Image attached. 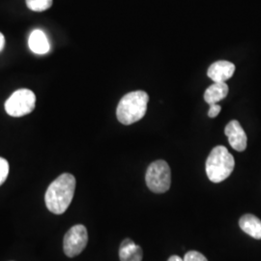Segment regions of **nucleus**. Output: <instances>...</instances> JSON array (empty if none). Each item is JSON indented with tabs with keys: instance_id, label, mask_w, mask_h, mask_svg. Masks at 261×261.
<instances>
[{
	"instance_id": "obj_1",
	"label": "nucleus",
	"mask_w": 261,
	"mask_h": 261,
	"mask_svg": "<svg viewBox=\"0 0 261 261\" xmlns=\"http://www.w3.org/2000/svg\"><path fill=\"white\" fill-rule=\"evenodd\" d=\"M75 178L70 173H63L47 188L45 202L47 209L56 215L63 214L71 204L75 195Z\"/></svg>"
},
{
	"instance_id": "obj_2",
	"label": "nucleus",
	"mask_w": 261,
	"mask_h": 261,
	"mask_svg": "<svg viewBox=\"0 0 261 261\" xmlns=\"http://www.w3.org/2000/svg\"><path fill=\"white\" fill-rule=\"evenodd\" d=\"M149 96L138 90L124 95L117 106L116 116L123 125H130L142 119L147 111Z\"/></svg>"
},
{
	"instance_id": "obj_3",
	"label": "nucleus",
	"mask_w": 261,
	"mask_h": 261,
	"mask_svg": "<svg viewBox=\"0 0 261 261\" xmlns=\"http://www.w3.org/2000/svg\"><path fill=\"white\" fill-rule=\"evenodd\" d=\"M235 161L226 147L219 145L209 154L206 161V174L213 183H221L233 171Z\"/></svg>"
},
{
	"instance_id": "obj_4",
	"label": "nucleus",
	"mask_w": 261,
	"mask_h": 261,
	"mask_svg": "<svg viewBox=\"0 0 261 261\" xmlns=\"http://www.w3.org/2000/svg\"><path fill=\"white\" fill-rule=\"evenodd\" d=\"M145 181L153 193L164 194L168 192L171 184V172L168 163L163 160L153 162L147 168Z\"/></svg>"
},
{
	"instance_id": "obj_5",
	"label": "nucleus",
	"mask_w": 261,
	"mask_h": 261,
	"mask_svg": "<svg viewBox=\"0 0 261 261\" xmlns=\"http://www.w3.org/2000/svg\"><path fill=\"white\" fill-rule=\"evenodd\" d=\"M36 96L29 89H19L15 91L5 102V111L13 117H21L34 111Z\"/></svg>"
},
{
	"instance_id": "obj_6",
	"label": "nucleus",
	"mask_w": 261,
	"mask_h": 261,
	"mask_svg": "<svg viewBox=\"0 0 261 261\" xmlns=\"http://www.w3.org/2000/svg\"><path fill=\"white\" fill-rule=\"evenodd\" d=\"M88 242V233L83 224L71 227L64 236L63 250L68 257H75L84 251Z\"/></svg>"
},
{
	"instance_id": "obj_7",
	"label": "nucleus",
	"mask_w": 261,
	"mask_h": 261,
	"mask_svg": "<svg viewBox=\"0 0 261 261\" xmlns=\"http://www.w3.org/2000/svg\"><path fill=\"white\" fill-rule=\"evenodd\" d=\"M224 134L227 137L230 146L238 152H242L247 148L248 139L242 126L237 120L229 122L224 128Z\"/></svg>"
},
{
	"instance_id": "obj_8",
	"label": "nucleus",
	"mask_w": 261,
	"mask_h": 261,
	"mask_svg": "<svg viewBox=\"0 0 261 261\" xmlns=\"http://www.w3.org/2000/svg\"><path fill=\"white\" fill-rule=\"evenodd\" d=\"M235 72L233 63L225 60L217 61L209 67L207 75L214 83H225Z\"/></svg>"
},
{
	"instance_id": "obj_9",
	"label": "nucleus",
	"mask_w": 261,
	"mask_h": 261,
	"mask_svg": "<svg viewBox=\"0 0 261 261\" xmlns=\"http://www.w3.org/2000/svg\"><path fill=\"white\" fill-rule=\"evenodd\" d=\"M29 48L36 55H45L49 50V43L47 35L41 29H35L31 32L28 39Z\"/></svg>"
},
{
	"instance_id": "obj_10",
	"label": "nucleus",
	"mask_w": 261,
	"mask_h": 261,
	"mask_svg": "<svg viewBox=\"0 0 261 261\" xmlns=\"http://www.w3.org/2000/svg\"><path fill=\"white\" fill-rule=\"evenodd\" d=\"M120 261L142 260V250L132 239H125L119 248Z\"/></svg>"
},
{
	"instance_id": "obj_11",
	"label": "nucleus",
	"mask_w": 261,
	"mask_h": 261,
	"mask_svg": "<svg viewBox=\"0 0 261 261\" xmlns=\"http://www.w3.org/2000/svg\"><path fill=\"white\" fill-rule=\"evenodd\" d=\"M239 226L245 233L254 239H261V220L254 215L246 214L239 220Z\"/></svg>"
},
{
	"instance_id": "obj_12",
	"label": "nucleus",
	"mask_w": 261,
	"mask_h": 261,
	"mask_svg": "<svg viewBox=\"0 0 261 261\" xmlns=\"http://www.w3.org/2000/svg\"><path fill=\"white\" fill-rule=\"evenodd\" d=\"M228 94V85L225 83H214L204 92V101L209 105L218 103Z\"/></svg>"
},
{
	"instance_id": "obj_13",
	"label": "nucleus",
	"mask_w": 261,
	"mask_h": 261,
	"mask_svg": "<svg viewBox=\"0 0 261 261\" xmlns=\"http://www.w3.org/2000/svg\"><path fill=\"white\" fill-rule=\"evenodd\" d=\"M54 0H27L28 8L34 12H44L53 6Z\"/></svg>"
},
{
	"instance_id": "obj_14",
	"label": "nucleus",
	"mask_w": 261,
	"mask_h": 261,
	"mask_svg": "<svg viewBox=\"0 0 261 261\" xmlns=\"http://www.w3.org/2000/svg\"><path fill=\"white\" fill-rule=\"evenodd\" d=\"M9 174V163L7 160L0 157V186L6 181Z\"/></svg>"
},
{
	"instance_id": "obj_15",
	"label": "nucleus",
	"mask_w": 261,
	"mask_h": 261,
	"mask_svg": "<svg viewBox=\"0 0 261 261\" xmlns=\"http://www.w3.org/2000/svg\"><path fill=\"white\" fill-rule=\"evenodd\" d=\"M184 261H208L205 256L200 253V252H196V251H191L187 252L184 256Z\"/></svg>"
},
{
	"instance_id": "obj_16",
	"label": "nucleus",
	"mask_w": 261,
	"mask_h": 261,
	"mask_svg": "<svg viewBox=\"0 0 261 261\" xmlns=\"http://www.w3.org/2000/svg\"><path fill=\"white\" fill-rule=\"evenodd\" d=\"M221 110H222V108H221V106L218 105V103H212V105H210V109H209V112H208V116H209L210 118L217 117V116L219 115L220 112H221Z\"/></svg>"
},
{
	"instance_id": "obj_17",
	"label": "nucleus",
	"mask_w": 261,
	"mask_h": 261,
	"mask_svg": "<svg viewBox=\"0 0 261 261\" xmlns=\"http://www.w3.org/2000/svg\"><path fill=\"white\" fill-rule=\"evenodd\" d=\"M4 46H5V37H4V35L0 32V51L4 48Z\"/></svg>"
},
{
	"instance_id": "obj_18",
	"label": "nucleus",
	"mask_w": 261,
	"mask_h": 261,
	"mask_svg": "<svg viewBox=\"0 0 261 261\" xmlns=\"http://www.w3.org/2000/svg\"><path fill=\"white\" fill-rule=\"evenodd\" d=\"M168 261H184L180 256H178V255H172V256H170L169 258H168Z\"/></svg>"
}]
</instances>
